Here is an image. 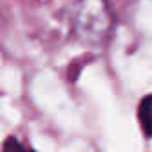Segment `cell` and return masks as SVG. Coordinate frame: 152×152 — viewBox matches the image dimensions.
<instances>
[{"mask_svg": "<svg viewBox=\"0 0 152 152\" xmlns=\"http://www.w3.org/2000/svg\"><path fill=\"white\" fill-rule=\"evenodd\" d=\"M138 122L147 138H152V93L145 95L138 106Z\"/></svg>", "mask_w": 152, "mask_h": 152, "instance_id": "cell-2", "label": "cell"}, {"mask_svg": "<svg viewBox=\"0 0 152 152\" xmlns=\"http://www.w3.org/2000/svg\"><path fill=\"white\" fill-rule=\"evenodd\" d=\"M4 152H32V150H27L15 136H9L4 141Z\"/></svg>", "mask_w": 152, "mask_h": 152, "instance_id": "cell-3", "label": "cell"}, {"mask_svg": "<svg viewBox=\"0 0 152 152\" xmlns=\"http://www.w3.org/2000/svg\"><path fill=\"white\" fill-rule=\"evenodd\" d=\"M72 34L88 47H102L113 31L115 18L107 0H75L70 13Z\"/></svg>", "mask_w": 152, "mask_h": 152, "instance_id": "cell-1", "label": "cell"}]
</instances>
